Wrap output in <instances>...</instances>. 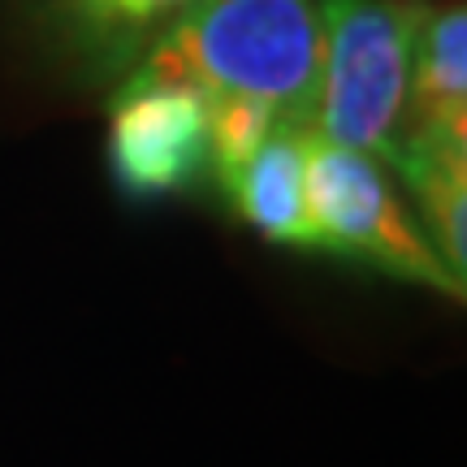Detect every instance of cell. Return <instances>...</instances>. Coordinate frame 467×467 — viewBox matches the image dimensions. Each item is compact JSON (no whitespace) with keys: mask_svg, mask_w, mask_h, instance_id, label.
Returning <instances> with one entry per match:
<instances>
[{"mask_svg":"<svg viewBox=\"0 0 467 467\" xmlns=\"http://www.w3.org/2000/svg\"><path fill=\"white\" fill-rule=\"evenodd\" d=\"M416 0H320V91L312 134L389 161L407 130Z\"/></svg>","mask_w":467,"mask_h":467,"instance_id":"7a4b0ae2","label":"cell"},{"mask_svg":"<svg viewBox=\"0 0 467 467\" xmlns=\"http://www.w3.org/2000/svg\"><path fill=\"white\" fill-rule=\"evenodd\" d=\"M402 139H463L467 143V9L463 0L420 9L411 35V83ZM394 161V156H389Z\"/></svg>","mask_w":467,"mask_h":467,"instance_id":"52a82bcc","label":"cell"},{"mask_svg":"<svg viewBox=\"0 0 467 467\" xmlns=\"http://www.w3.org/2000/svg\"><path fill=\"white\" fill-rule=\"evenodd\" d=\"M195 0H14L35 48L83 78L113 83L148 61Z\"/></svg>","mask_w":467,"mask_h":467,"instance_id":"5b68a950","label":"cell"},{"mask_svg":"<svg viewBox=\"0 0 467 467\" xmlns=\"http://www.w3.org/2000/svg\"><path fill=\"white\" fill-rule=\"evenodd\" d=\"M143 69L195 87L203 100L255 104L277 126L312 130L320 9L317 0H195Z\"/></svg>","mask_w":467,"mask_h":467,"instance_id":"6da1fadb","label":"cell"},{"mask_svg":"<svg viewBox=\"0 0 467 467\" xmlns=\"http://www.w3.org/2000/svg\"><path fill=\"white\" fill-rule=\"evenodd\" d=\"M389 165L411 186L433 251L454 277H467V143L463 139H402Z\"/></svg>","mask_w":467,"mask_h":467,"instance_id":"ba28073f","label":"cell"},{"mask_svg":"<svg viewBox=\"0 0 467 467\" xmlns=\"http://www.w3.org/2000/svg\"><path fill=\"white\" fill-rule=\"evenodd\" d=\"M109 165L139 200L182 195L213 182L208 100L178 78L130 69L109 109Z\"/></svg>","mask_w":467,"mask_h":467,"instance_id":"277c9868","label":"cell"},{"mask_svg":"<svg viewBox=\"0 0 467 467\" xmlns=\"http://www.w3.org/2000/svg\"><path fill=\"white\" fill-rule=\"evenodd\" d=\"M307 213L317 230V251H334L463 299V282L441 265L429 234L407 217L377 156L307 130Z\"/></svg>","mask_w":467,"mask_h":467,"instance_id":"3957f363","label":"cell"},{"mask_svg":"<svg viewBox=\"0 0 467 467\" xmlns=\"http://www.w3.org/2000/svg\"><path fill=\"white\" fill-rule=\"evenodd\" d=\"M238 217L255 234L282 247H317L312 213H307V130L277 126L238 169L217 182Z\"/></svg>","mask_w":467,"mask_h":467,"instance_id":"8992f818","label":"cell"}]
</instances>
